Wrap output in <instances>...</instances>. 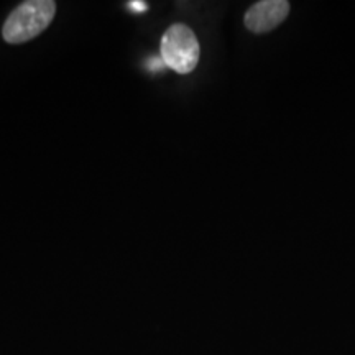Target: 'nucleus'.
I'll use <instances>...</instances> for the list:
<instances>
[{
	"instance_id": "1",
	"label": "nucleus",
	"mask_w": 355,
	"mask_h": 355,
	"mask_svg": "<svg viewBox=\"0 0 355 355\" xmlns=\"http://www.w3.org/2000/svg\"><path fill=\"white\" fill-rule=\"evenodd\" d=\"M56 15L53 0H26L12 10L2 26V37L8 44H21L37 38L51 25Z\"/></svg>"
},
{
	"instance_id": "2",
	"label": "nucleus",
	"mask_w": 355,
	"mask_h": 355,
	"mask_svg": "<svg viewBox=\"0 0 355 355\" xmlns=\"http://www.w3.org/2000/svg\"><path fill=\"white\" fill-rule=\"evenodd\" d=\"M201 48L193 30L184 24H173L162 38V60L180 74L193 73L199 63Z\"/></svg>"
},
{
	"instance_id": "3",
	"label": "nucleus",
	"mask_w": 355,
	"mask_h": 355,
	"mask_svg": "<svg viewBox=\"0 0 355 355\" xmlns=\"http://www.w3.org/2000/svg\"><path fill=\"white\" fill-rule=\"evenodd\" d=\"M290 13L286 0H261L245 12L243 24L252 33H268L282 25Z\"/></svg>"
},
{
	"instance_id": "4",
	"label": "nucleus",
	"mask_w": 355,
	"mask_h": 355,
	"mask_svg": "<svg viewBox=\"0 0 355 355\" xmlns=\"http://www.w3.org/2000/svg\"><path fill=\"white\" fill-rule=\"evenodd\" d=\"M128 7H132L133 10H146V6L144 2H128Z\"/></svg>"
}]
</instances>
